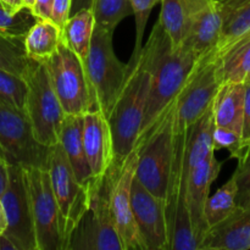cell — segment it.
I'll list each match as a JSON object with an SVG mask.
<instances>
[{"label": "cell", "mask_w": 250, "mask_h": 250, "mask_svg": "<svg viewBox=\"0 0 250 250\" xmlns=\"http://www.w3.org/2000/svg\"><path fill=\"white\" fill-rule=\"evenodd\" d=\"M160 23L156 22L139 53H132L126 80L109 117L114 138L115 160L112 168L120 170L136 148L153 80L154 65L160 38Z\"/></svg>", "instance_id": "obj_1"}, {"label": "cell", "mask_w": 250, "mask_h": 250, "mask_svg": "<svg viewBox=\"0 0 250 250\" xmlns=\"http://www.w3.org/2000/svg\"><path fill=\"white\" fill-rule=\"evenodd\" d=\"M197 60V56L186 46L173 49L161 27L150 93L138 139L146 136L159 117L172 105Z\"/></svg>", "instance_id": "obj_2"}, {"label": "cell", "mask_w": 250, "mask_h": 250, "mask_svg": "<svg viewBox=\"0 0 250 250\" xmlns=\"http://www.w3.org/2000/svg\"><path fill=\"white\" fill-rule=\"evenodd\" d=\"M115 31L95 24L90 50L83 61L90 97L89 111H98L109 119L124 87L128 65L114 51Z\"/></svg>", "instance_id": "obj_3"}, {"label": "cell", "mask_w": 250, "mask_h": 250, "mask_svg": "<svg viewBox=\"0 0 250 250\" xmlns=\"http://www.w3.org/2000/svg\"><path fill=\"white\" fill-rule=\"evenodd\" d=\"M175 102L144 137L137 141L136 178L154 195L165 200L175 159Z\"/></svg>", "instance_id": "obj_4"}, {"label": "cell", "mask_w": 250, "mask_h": 250, "mask_svg": "<svg viewBox=\"0 0 250 250\" xmlns=\"http://www.w3.org/2000/svg\"><path fill=\"white\" fill-rule=\"evenodd\" d=\"M220 56L216 49L200 56L175 100V131L185 133L215 102L222 84L219 72Z\"/></svg>", "instance_id": "obj_5"}, {"label": "cell", "mask_w": 250, "mask_h": 250, "mask_svg": "<svg viewBox=\"0 0 250 250\" xmlns=\"http://www.w3.org/2000/svg\"><path fill=\"white\" fill-rule=\"evenodd\" d=\"M115 171L111 167L98 182L89 208L73 229L67 250H124L110 204Z\"/></svg>", "instance_id": "obj_6"}, {"label": "cell", "mask_w": 250, "mask_h": 250, "mask_svg": "<svg viewBox=\"0 0 250 250\" xmlns=\"http://www.w3.org/2000/svg\"><path fill=\"white\" fill-rule=\"evenodd\" d=\"M24 80L28 85L24 112L33 127L34 136L44 146H55L60 142L66 114L51 84L45 62L34 61Z\"/></svg>", "instance_id": "obj_7"}, {"label": "cell", "mask_w": 250, "mask_h": 250, "mask_svg": "<svg viewBox=\"0 0 250 250\" xmlns=\"http://www.w3.org/2000/svg\"><path fill=\"white\" fill-rule=\"evenodd\" d=\"M48 171L60 209L63 250H67L73 229L89 208L94 189L89 190L78 182L60 143L50 146Z\"/></svg>", "instance_id": "obj_8"}, {"label": "cell", "mask_w": 250, "mask_h": 250, "mask_svg": "<svg viewBox=\"0 0 250 250\" xmlns=\"http://www.w3.org/2000/svg\"><path fill=\"white\" fill-rule=\"evenodd\" d=\"M185 146V133L177 134L175 159H173L172 170H171L167 195L165 199L171 250L199 249V243L195 236L189 205H188V168L187 163H186Z\"/></svg>", "instance_id": "obj_9"}, {"label": "cell", "mask_w": 250, "mask_h": 250, "mask_svg": "<svg viewBox=\"0 0 250 250\" xmlns=\"http://www.w3.org/2000/svg\"><path fill=\"white\" fill-rule=\"evenodd\" d=\"M0 149L9 164L24 168H48L50 146L36 138L23 110L0 99Z\"/></svg>", "instance_id": "obj_10"}, {"label": "cell", "mask_w": 250, "mask_h": 250, "mask_svg": "<svg viewBox=\"0 0 250 250\" xmlns=\"http://www.w3.org/2000/svg\"><path fill=\"white\" fill-rule=\"evenodd\" d=\"M38 250H63L61 215L48 168H26Z\"/></svg>", "instance_id": "obj_11"}, {"label": "cell", "mask_w": 250, "mask_h": 250, "mask_svg": "<svg viewBox=\"0 0 250 250\" xmlns=\"http://www.w3.org/2000/svg\"><path fill=\"white\" fill-rule=\"evenodd\" d=\"M51 84L66 115H85L90 109V97L83 61L63 45L45 62Z\"/></svg>", "instance_id": "obj_12"}, {"label": "cell", "mask_w": 250, "mask_h": 250, "mask_svg": "<svg viewBox=\"0 0 250 250\" xmlns=\"http://www.w3.org/2000/svg\"><path fill=\"white\" fill-rule=\"evenodd\" d=\"M9 170V186L0 198L6 220L4 233L17 250H38L26 168L10 164Z\"/></svg>", "instance_id": "obj_13"}, {"label": "cell", "mask_w": 250, "mask_h": 250, "mask_svg": "<svg viewBox=\"0 0 250 250\" xmlns=\"http://www.w3.org/2000/svg\"><path fill=\"white\" fill-rule=\"evenodd\" d=\"M138 148L133 149L120 170L115 171L110 190L112 216L119 232L124 250H146L133 215L131 187L136 176Z\"/></svg>", "instance_id": "obj_14"}, {"label": "cell", "mask_w": 250, "mask_h": 250, "mask_svg": "<svg viewBox=\"0 0 250 250\" xmlns=\"http://www.w3.org/2000/svg\"><path fill=\"white\" fill-rule=\"evenodd\" d=\"M131 202L146 250H171L165 200L154 195L134 176Z\"/></svg>", "instance_id": "obj_15"}, {"label": "cell", "mask_w": 250, "mask_h": 250, "mask_svg": "<svg viewBox=\"0 0 250 250\" xmlns=\"http://www.w3.org/2000/svg\"><path fill=\"white\" fill-rule=\"evenodd\" d=\"M187 2L189 27L183 46L199 59L219 45L224 17L219 0H187Z\"/></svg>", "instance_id": "obj_16"}, {"label": "cell", "mask_w": 250, "mask_h": 250, "mask_svg": "<svg viewBox=\"0 0 250 250\" xmlns=\"http://www.w3.org/2000/svg\"><path fill=\"white\" fill-rule=\"evenodd\" d=\"M83 146L93 176L99 182L114 165V138L109 119L98 111L83 115Z\"/></svg>", "instance_id": "obj_17"}, {"label": "cell", "mask_w": 250, "mask_h": 250, "mask_svg": "<svg viewBox=\"0 0 250 250\" xmlns=\"http://www.w3.org/2000/svg\"><path fill=\"white\" fill-rule=\"evenodd\" d=\"M221 167L222 163L217 160L215 154H211L202 164L193 167L188 172V205H189L190 217H192L195 236H197L199 244L209 229L204 216L205 204H207L208 198L210 197V188H211L212 182L220 175Z\"/></svg>", "instance_id": "obj_18"}, {"label": "cell", "mask_w": 250, "mask_h": 250, "mask_svg": "<svg viewBox=\"0 0 250 250\" xmlns=\"http://www.w3.org/2000/svg\"><path fill=\"white\" fill-rule=\"evenodd\" d=\"M250 207H237L229 216L209 227L199 250H249Z\"/></svg>", "instance_id": "obj_19"}, {"label": "cell", "mask_w": 250, "mask_h": 250, "mask_svg": "<svg viewBox=\"0 0 250 250\" xmlns=\"http://www.w3.org/2000/svg\"><path fill=\"white\" fill-rule=\"evenodd\" d=\"M59 143L62 146L78 182L89 190L94 189L98 185V181L93 176L85 156L84 146H83L82 115H66L61 127Z\"/></svg>", "instance_id": "obj_20"}, {"label": "cell", "mask_w": 250, "mask_h": 250, "mask_svg": "<svg viewBox=\"0 0 250 250\" xmlns=\"http://www.w3.org/2000/svg\"><path fill=\"white\" fill-rule=\"evenodd\" d=\"M246 83H222L212 105L215 126L226 127L242 134L244 122Z\"/></svg>", "instance_id": "obj_21"}, {"label": "cell", "mask_w": 250, "mask_h": 250, "mask_svg": "<svg viewBox=\"0 0 250 250\" xmlns=\"http://www.w3.org/2000/svg\"><path fill=\"white\" fill-rule=\"evenodd\" d=\"M224 27L216 50L220 56L250 33V0H219Z\"/></svg>", "instance_id": "obj_22"}, {"label": "cell", "mask_w": 250, "mask_h": 250, "mask_svg": "<svg viewBox=\"0 0 250 250\" xmlns=\"http://www.w3.org/2000/svg\"><path fill=\"white\" fill-rule=\"evenodd\" d=\"M95 29V17L92 7L71 15L61 28V43L72 50L82 61L87 59Z\"/></svg>", "instance_id": "obj_23"}, {"label": "cell", "mask_w": 250, "mask_h": 250, "mask_svg": "<svg viewBox=\"0 0 250 250\" xmlns=\"http://www.w3.org/2000/svg\"><path fill=\"white\" fill-rule=\"evenodd\" d=\"M61 44V28L51 19H37L24 37L27 56L37 62H46Z\"/></svg>", "instance_id": "obj_24"}, {"label": "cell", "mask_w": 250, "mask_h": 250, "mask_svg": "<svg viewBox=\"0 0 250 250\" xmlns=\"http://www.w3.org/2000/svg\"><path fill=\"white\" fill-rule=\"evenodd\" d=\"M214 105V104H212ZM215 128L212 106L207 114L200 117L192 127L185 132L186 136V163L188 172L202 164L211 154H215L212 146V132Z\"/></svg>", "instance_id": "obj_25"}, {"label": "cell", "mask_w": 250, "mask_h": 250, "mask_svg": "<svg viewBox=\"0 0 250 250\" xmlns=\"http://www.w3.org/2000/svg\"><path fill=\"white\" fill-rule=\"evenodd\" d=\"M161 24L171 42V46L177 49L183 46L189 27V7L187 0H161Z\"/></svg>", "instance_id": "obj_26"}, {"label": "cell", "mask_w": 250, "mask_h": 250, "mask_svg": "<svg viewBox=\"0 0 250 250\" xmlns=\"http://www.w3.org/2000/svg\"><path fill=\"white\" fill-rule=\"evenodd\" d=\"M219 72L222 83H246L250 80V36L220 56Z\"/></svg>", "instance_id": "obj_27"}, {"label": "cell", "mask_w": 250, "mask_h": 250, "mask_svg": "<svg viewBox=\"0 0 250 250\" xmlns=\"http://www.w3.org/2000/svg\"><path fill=\"white\" fill-rule=\"evenodd\" d=\"M237 192L238 188H237L236 178L232 175V177L224 186H221L214 195L208 198L204 208V216L208 227L221 222L236 210V208L238 207Z\"/></svg>", "instance_id": "obj_28"}, {"label": "cell", "mask_w": 250, "mask_h": 250, "mask_svg": "<svg viewBox=\"0 0 250 250\" xmlns=\"http://www.w3.org/2000/svg\"><path fill=\"white\" fill-rule=\"evenodd\" d=\"M34 61L27 56L24 38L0 36V68L26 78Z\"/></svg>", "instance_id": "obj_29"}, {"label": "cell", "mask_w": 250, "mask_h": 250, "mask_svg": "<svg viewBox=\"0 0 250 250\" xmlns=\"http://www.w3.org/2000/svg\"><path fill=\"white\" fill-rule=\"evenodd\" d=\"M95 24L115 31L126 17L133 16L131 0H93Z\"/></svg>", "instance_id": "obj_30"}, {"label": "cell", "mask_w": 250, "mask_h": 250, "mask_svg": "<svg viewBox=\"0 0 250 250\" xmlns=\"http://www.w3.org/2000/svg\"><path fill=\"white\" fill-rule=\"evenodd\" d=\"M37 19L31 9L23 7L21 11L12 14L0 2V36L24 38Z\"/></svg>", "instance_id": "obj_31"}, {"label": "cell", "mask_w": 250, "mask_h": 250, "mask_svg": "<svg viewBox=\"0 0 250 250\" xmlns=\"http://www.w3.org/2000/svg\"><path fill=\"white\" fill-rule=\"evenodd\" d=\"M27 92L28 85L23 77L0 68V99L24 111Z\"/></svg>", "instance_id": "obj_32"}, {"label": "cell", "mask_w": 250, "mask_h": 250, "mask_svg": "<svg viewBox=\"0 0 250 250\" xmlns=\"http://www.w3.org/2000/svg\"><path fill=\"white\" fill-rule=\"evenodd\" d=\"M238 165L233 173L236 178L237 188V205L242 208L250 207V142L244 144L243 149L237 156Z\"/></svg>", "instance_id": "obj_33"}, {"label": "cell", "mask_w": 250, "mask_h": 250, "mask_svg": "<svg viewBox=\"0 0 250 250\" xmlns=\"http://www.w3.org/2000/svg\"><path fill=\"white\" fill-rule=\"evenodd\" d=\"M160 1L161 0H131L134 23H136V43H134L133 53H139L143 48V38L149 16L154 6Z\"/></svg>", "instance_id": "obj_34"}, {"label": "cell", "mask_w": 250, "mask_h": 250, "mask_svg": "<svg viewBox=\"0 0 250 250\" xmlns=\"http://www.w3.org/2000/svg\"><path fill=\"white\" fill-rule=\"evenodd\" d=\"M212 146L214 150L227 149L229 151V156L236 159L244 146V141L242 134L226 127L215 126L212 132Z\"/></svg>", "instance_id": "obj_35"}, {"label": "cell", "mask_w": 250, "mask_h": 250, "mask_svg": "<svg viewBox=\"0 0 250 250\" xmlns=\"http://www.w3.org/2000/svg\"><path fill=\"white\" fill-rule=\"evenodd\" d=\"M72 0H54L53 11H51V20L58 24L60 28L65 24L71 15Z\"/></svg>", "instance_id": "obj_36"}, {"label": "cell", "mask_w": 250, "mask_h": 250, "mask_svg": "<svg viewBox=\"0 0 250 250\" xmlns=\"http://www.w3.org/2000/svg\"><path fill=\"white\" fill-rule=\"evenodd\" d=\"M244 144L250 142V80L246 82V99H244V122L242 132Z\"/></svg>", "instance_id": "obj_37"}, {"label": "cell", "mask_w": 250, "mask_h": 250, "mask_svg": "<svg viewBox=\"0 0 250 250\" xmlns=\"http://www.w3.org/2000/svg\"><path fill=\"white\" fill-rule=\"evenodd\" d=\"M54 0H36L33 14L38 19H51Z\"/></svg>", "instance_id": "obj_38"}, {"label": "cell", "mask_w": 250, "mask_h": 250, "mask_svg": "<svg viewBox=\"0 0 250 250\" xmlns=\"http://www.w3.org/2000/svg\"><path fill=\"white\" fill-rule=\"evenodd\" d=\"M10 164L5 158H0V198L6 190L10 180Z\"/></svg>", "instance_id": "obj_39"}, {"label": "cell", "mask_w": 250, "mask_h": 250, "mask_svg": "<svg viewBox=\"0 0 250 250\" xmlns=\"http://www.w3.org/2000/svg\"><path fill=\"white\" fill-rule=\"evenodd\" d=\"M0 2H1L10 12H12V14H16V12L21 11L24 7L22 0H0Z\"/></svg>", "instance_id": "obj_40"}, {"label": "cell", "mask_w": 250, "mask_h": 250, "mask_svg": "<svg viewBox=\"0 0 250 250\" xmlns=\"http://www.w3.org/2000/svg\"><path fill=\"white\" fill-rule=\"evenodd\" d=\"M93 0H72V7H71V15L76 14L77 11L83 9L92 7ZM70 15V16H71Z\"/></svg>", "instance_id": "obj_41"}, {"label": "cell", "mask_w": 250, "mask_h": 250, "mask_svg": "<svg viewBox=\"0 0 250 250\" xmlns=\"http://www.w3.org/2000/svg\"><path fill=\"white\" fill-rule=\"evenodd\" d=\"M0 250H17V247L15 246L14 242L4 232L0 233Z\"/></svg>", "instance_id": "obj_42"}, {"label": "cell", "mask_w": 250, "mask_h": 250, "mask_svg": "<svg viewBox=\"0 0 250 250\" xmlns=\"http://www.w3.org/2000/svg\"><path fill=\"white\" fill-rule=\"evenodd\" d=\"M5 229H6V220H5L4 209H2L1 202H0V233H2Z\"/></svg>", "instance_id": "obj_43"}, {"label": "cell", "mask_w": 250, "mask_h": 250, "mask_svg": "<svg viewBox=\"0 0 250 250\" xmlns=\"http://www.w3.org/2000/svg\"><path fill=\"white\" fill-rule=\"evenodd\" d=\"M22 1H23L24 7H27V9H31L32 11H33L34 4H36V0H22Z\"/></svg>", "instance_id": "obj_44"}, {"label": "cell", "mask_w": 250, "mask_h": 250, "mask_svg": "<svg viewBox=\"0 0 250 250\" xmlns=\"http://www.w3.org/2000/svg\"><path fill=\"white\" fill-rule=\"evenodd\" d=\"M0 158H4V155H2V151H1V149H0Z\"/></svg>", "instance_id": "obj_45"}, {"label": "cell", "mask_w": 250, "mask_h": 250, "mask_svg": "<svg viewBox=\"0 0 250 250\" xmlns=\"http://www.w3.org/2000/svg\"><path fill=\"white\" fill-rule=\"evenodd\" d=\"M248 36H250V33H249V34H248ZM248 36H246V37H248ZM242 39H243V38H242Z\"/></svg>", "instance_id": "obj_46"}]
</instances>
